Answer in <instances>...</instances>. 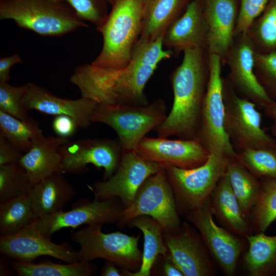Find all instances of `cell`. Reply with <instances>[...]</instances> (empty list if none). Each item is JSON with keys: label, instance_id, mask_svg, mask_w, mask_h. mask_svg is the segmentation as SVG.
<instances>
[{"label": "cell", "instance_id": "obj_30", "mask_svg": "<svg viewBox=\"0 0 276 276\" xmlns=\"http://www.w3.org/2000/svg\"><path fill=\"white\" fill-rule=\"evenodd\" d=\"M0 135L5 137L23 153L31 148L33 141L44 136L37 121L29 117L25 120L0 110Z\"/></svg>", "mask_w": 276, "mask_h": 276}, {"label": "cell", "instance_id": "obj_19", "mask_svg": "<svg viewBox=\"0 0 276 276\" xmlns=\"http://www.w3.org/2000/svg\"><path fill=\"white\" fill-rule=\"evenodd\" d=\"M23 104L28 110H35L43 114L69 116L79 127L86 128L92 122V116L98 103L84 97L71 100L59 97L35 83H26Z\"/></svg>", "mask_w": 276, "mask_h": 276}, {"label": "cell", "instance_id": "obj_44", "mask_svg": "<svg viewBox=\"0 0 276 276\" xmlns=\"http://www.w3.org/2000/svg\"><path fill=\"white\" fill-rule=\"evenodd\" d=\"M164 257L163 273L166 276H183V274L168 255Z\"/></svg>", "mask_w": 276, "mask_h": 276}, {"label": "cell", "instance_id": "obj_28", "mask_svg": "<svg viewBox=\"0 0 276 276\" xmlns=\"http://www.w3.org/2000/svg\"><path fill=\"white\" fill-rule=\"evenodd\" d=\"M225 173L242 212L249 221L251 210L259 194L260 180L245 167L236 155L228 158Z\"/></svg>", "mask_w": 276, "mask_h": 276}, {"label": "cell", "instance_id": "obj_26", "mask_svg": "<svg viewBox=\"0 0 276 276\" xmlns=\"http://www.w3.org/2000/svg\"><path fill=\"white\" fill-rule=\"evenodd\" d=\"M130 227L140 229L144 235L142 262L135 272L121 270L122 275L148 276L158 256H167L168 250L163 237V230L160 224L152 217L141 216L131 219L127 224Z\"/></svg>", "mask_w": 276, "mask_h": 276}, {"label": "cell", "instance_id": "obj_29", "mask_svg": "<svg viewBox=\"0 0 276 276\" xmlns=\"http://www.w3.org/2000/svg\"><path fill=\"white\" fill-rule=\"evenodd\" d=\"M9 262L19 276H92L98 271L96 265L86 261L65 264L48 260L38 263L13 260Z\"/></svg>", "mask_w": 276, "mask_h": 276}, {"label": "cell", "instance_id": "obj_11", "mask_svg": "<svg viewBox=\"0 0 276 276\" xmlns=\"http://www.w3.org/2000/svg\"><path fill=\"white\" fill-rule=\"evenodd\" d=\"M210 197L185 215L197 229L213 259L227 276L236 274L238 260L246 249L245 238L218 225L214 220Z\"/></svg>", "mask_w": 276, "mask_h": 276}, {"label": "cell", "instance_id": "obj_8", "mask_svg": "<svg viewBox=\"0 0 276 276\" xmlns=\"http://www.w3.org/2000/svg\"><path fill=\"white\" fill-rule=\"evenodd\" d=\"M178 214L165 169L160 167L143 182L132 203L124 209L117 223L122 227L133 218L148 216L160 224L163 233H171L178 231L181 226Z\"/></svg>", "mask_w": 276, "mask_h": 276}, {"label": "cell", "instance_id": "obj_32", "mask_svg": "<svg viewBox=\"0 0 276 276\" xmlns=\"http://www.w3.org/2000/svg\"><path fill=\"white\" fill-rule=\"evenodd\" d=\"M247 33L256 52L264 54L276 52V0H269Z\"/></svg>", "mask_w": 276, "mask_h": 276}, {"label": "cell", "instance_id": "obj_24", "mask_svg": "<svg viewBox=\"0 0 276 276\" xmlns=\"http://www.w3.org/2000/svg\"><path fill=\"white\" fill-rule=\"evenodd\" d=\"M210 203L213 216L223 227L245 239L252 234L250 222L242 212L226 173L212 192Z\"/></svg>", "mask_w": 276, "mask_h": 276}, {"label": "cell", "instance_id": "obj_7", "mask_svg": "<svg viewBox=\"0 0 276 276\" xmlns=\"http://www.w3.org/2000/svg\"><path fill=\"white\" fill-rule=\"evenodd\" d=\"M224 129L236 152L276 145L262 128V115L256 105L239 96L226 78H222Z\"/></svg>", "mask_w": 276, "mask_h": 276}, {"label": "cell", "instance_id": "obj_36", "mask_svg": "<svg viewBox=\"0 0 276 276\" xmlns=\"http://www.w3.org/2000/svg\"><path fill=\"white\" fill-rule=\"evenodd\" d=\"M254 72L267 96L276 102V52L264 54L255 52Z\"/></svg>", "mask_w": 276, "mask_h": 276}, {"label": "cell", "instance_id": "obj_46", "mask_svg": "<svg viewBox=\"0 0 276 276\" xmlns=\"http://www.w3.org/2000/svg\"><path fill=\"white\" fill-rule=\"evenodd\" d=\"M112 262L105 260V264L101 270L102 276H121L122 275L121 270Z\"/></svg>", "mask_w": 276, "mask_h": 276}, {"label": "cell", "instance_id": "obj_3", "mask_svg": "<svg viewBox=\"0 0 276 276\" xmlns=\"http://www.w3.org/2000/svg\"><path fill=\"white\" fill-rule=\"evenodd\" d=\"M145 0H109L106 20L97 30L103 36L102 50L90 63L101 68L118 70L130 62L143 27Z\"/></svg>", "mask_w": 276, "mask_h": 276}, {"label": "cell", "instance_id": "obj_42", "mask_svg": "<svg viewBox=\"0 0 276 276\" xmlns=\"http://www.w3.org/2000/svg\"><path fill=\"white\" fill-rule=\"evenodd\" d=\"M23 153L0 135V166L19 163Z\"/></svg>", "mask_w": 276, "mask_h": 276}, {"label": "cell", "instance_id": "obj_35", "mask_svg": "<svg viewBox=\"0 0 276 276\" xmlns=\"http://www.w3.org/2000/svg\"><path fill=\"white\" fill-rule=\"evenodd\" d=\"M31 185L19 163L0 166V202L28 195Z\"/></svg>", "mask_w": 276, "mask_h": 276}, {"label": "cell", "instance_id": "obj_25", "mask_svg": "<svg viewBox=\"0 0 276 276\" xmlns=\"http://www.w3.org/2000/svg\"><path fill=\"white\" fill-rule=\"evenodd\" d=\"M192 1L145 0L142 30L137 42H149L164 36Z\"/></svg>", "mask_w": 276, "mask_h": 276}, {"label": "cell", "instance_id": "obj_15", "mask_svg": "<svg viewBox=\"0 0 276 276\" xmlns=\"http://www.w3.org/2000/svg\"><path fill=\"white\" fill-rule=\"evenodd\" d=\"M255 49L247 33L234 36L223 66L227 65L226 76L236 93L263 110L272 102L259 83L255 72Z\"/></svg>", "mask_w": 276, "mask_h": 276}, {"label": "cell", "instance_id": "obj_33", "mask_svg": "<svg viewBox=\"0 0 276 276\" xmlns=\"http://www.w3.org/2000/svg\"><path fill=\"white\" fill-rule=\"evenodd\" d=\"M259 194L249 217L252 228L256 233H264L276 221V179H260Z\"/></svg>", "mask_w": 276, "mask_h": 276}, {"label": "cell", "instance_id": "obj_23", "mask_svg": "<svg viewBox=\"0 0 276 276\" xmlns=\"http://www.w3.org/2000/svg\"><path fill=\"white\" fill-rule=\"evenodd\" d=\"M68 141V139L49 135L33 141L31 148L23 154L19 162L27 172L31 187L58 172L61 161L59 149Z\"/></svg>", "mask_w": 276, "mask_h": 276}, {"label": "cell", "instance_id": "obj_34", "mask_svg": "<svg viewBox=\"0 0 276 276\" xmlns=\"http://www.w3.org/2000/svg\"><path fill=\"white\" fill-rule=\"evenodd\" d=\"M237 158L259 179H276V145L236 152Z\"/></svg>", "mask_w": 276, "mask_h": 276}, {"label": "cell", "instance_id": "obj_17", "mask_svg": "<svg viewBox=\"0 0 276 276\" xmlns=\"http://www.w3.org/2000/svg\"><path fill=\"white\" fill-rule=\"evenodd\" d=\"M136 154L161 167L192 169L204 164L210 152L197 139L169 140L145 136L137 145Z\"/></svg>", "mask_w": 276, "mask_h": 276}, {"label": "cell", "instance_id": "obj_16", "mask_svg": "<svg viewBox=\"0 0 276 276\" xmlns=\"http://www.w3.org/2000/svg\"><path fill=\"white\" fill-rule=\"evenodd\" d=\"M168 256L183 276L217 274L211 256L199 232L184 222L174 233H163Z\"/></svg>", "mask_w": 276, "mask_h": 276}, {"label": "cell", "instance_id": "obj_39", "mask_svg": "<svg viewBox=\"0 0 276 276\" xmlns=\"http://www.w3.org/2000/svg\"><path fill=\"white\" fill-rule=\"evenodd\" d=\"M163 38L164 36L153 41L137 42L133 50L131 60L157 67L160 61L174 55L170 50L163 49Z\"/></svg>", "mask_w": 276, "mask_h": 276}, {"label": "cell", "instance_id": "obj_10", "mask_svg": "<svg viewBox=\"0 0 276 276\" xmlns=\"http://www.w3.org/2000/svg\"><path fill=\"white\" fill-rule=\"evenodd\" d=\"M210 79L203 100L197 139L214 154L227 158L235 156L234 149L224 129V105L222 96V62L209 53Z\"/></svg>", "mask_w": 276, "mask_h": 276}, {"label": "cell", "instance_id": "obj_6", "mask_svg": "<svg viewBox=\"0 0 276 276\" xmlns=\"http://www.w3.org/2000/svg\"><path fill=\"white\" fill-rule=\"evenodd\" d=\"M103 225H88L72 234V241L80 246L79 261L103 259L112 262L121 270L137 271L143 256L138 247L140 235L129 236L120 232L104 233Z\"/></svg>", "mask_w": 276, "mask_h": 276}, {"label": "cell", "instance_id": "obj_45", "mask_svg": "<svg viewBox=\"0 0 276 276\" xmlns=\"http://www.w3.org/2000/svg\"><path fill=\"white\" fill-rule=\"evenodd\" d=\"M263 111L264 114L272 120L270 131L272 134L276 136V102H272Z\"/></svg>", "mask_w": 276, "mask_h": 276}, {"label": "cell", "instance_id": "obj_21", "mask_svg": "<svg viewBox=\"0 0 276 276\" xmlns=\"http://www.w3.org/2000/svg\"><path fill=\"white\" fill-rule=\"evenodd\" d=\"M208 26L207 50L218 56L222 65L234 39L240 0H203Z\"/></svg>", "mask_w": 276, "mask_h": 276}, {"label": "cell", "instance_id": "obj_43", "mask_svg": "<svg viewBox=\"0 0 276 276\" xmlns=\"http://www.w3.org/2000/svg\"><path fill=\"white\" fill-rule=\"evenodd\" d=\"M22 60L18 54L0 58V82H8L11 79L10 71L12 66L22 63Z\"/></svg>", "mask_w": 276, "mask_h": 276}, {"label": "cell", "instance_id": "obj_41", "mask_svg": "<svg viewBox=\"0 0 276 276\" xmlns=\"http://www.w3.org/2000/svg\"><path fill=\"white\" fill-rule=\"evenodd\" d=\"M52 126L57 136L66 139L74 135L79 127L74 118L65 114L56 116L53 120Z\"/></svg>", "mask_w": 276, "mask_h": 276}, {"label": "cell", "instance_id": "obj_4", "mask_svg": "<svg viewBox=\"0 0 276 276\" xmlns=\"http://www.w3.org/2000/svg\"><path fill=\"white\" fill-rule=\"evenodd\" d=\"M0 19L44 36L88 27L65 0H0Z\"/></svg>", "mask_w": 276, "mask_h": 276}, {"label": "cell", "instance_id": "obj_38", "mask_svg": "<svg viewBox=\"0 0 276 276\" xmlns=\"http://www.w3.org/2000/svg\"><path fill=\"white\" fill-rule=\"evenodd\" d=\"M78 15L94 24L96 28L103 26L109 12L108 0H65Z\"/></svg>", "mask_w": 276, "mask_h": 276}, {"label": "cell", "instance_id": "obj_40", "mask_svg": "<svg viewBox=\"0 0 276 276\" xmlns=\"http://www.w3.org/2000/svg\"><path fill=\"white\" fill-rule=\"evenodd\" d=\"M269 0H240L238 16L234 36L247 33L250 26L263 12Z\"/></svg>", "mask_w": 276, "mask_h": 276}, {"label": "cell", "instance_id": "obj_20", "mask_svg": "<svg viewBox=\"0 0 276 276\" xmlns=\"http://www.w3.org/2000/svg\"><path fill=\"white\" fill-rule=\"evenodd\" d=\"M208 31L203 0H192L167 30L163 45L176 55L189 49H207Z\"/></svg>", "mask_w": 276, "mask_h": 276}, {"label": "cell", "instance_id": "obj_2", "mask_svg": "<svg viewBox=\"0 0 276 276\" xmlns=\"http://www.w3.org/2000/svg\"><path fill=\"white\" fill-rule=\"evenodd\" d=\"M156 67L133 60L118 70L86 64L76 68L70 81L82 97L98 103L144 106L148 101L144 89Z\"/></svg>", "mask_w": 276, "mask_h": 276}, {"label": "cell", "instance_id": "obj_5", "mask_svg": "<svg viewBox=\"0 0 276 276\" xmlns=\"http://www.w3.org/2000/svg\"><path fill=\"white\" fill-rule=\"evenodd\" d=\"M167 116L166 102L159 98L144 106L98 103L92 122L113 129L123 151H135L146 134L161 124Z\"/></svg>", "mask_w": 276, "mask_h": 276}, {"label": "cell", "instance_id": "obj_9", "mask_svg": "<svg viewBox=\"0 0 276 276\" xmlns=\"http://www.w3.org/2000/svg\"><path fill=\"white\" fill-rule=\"evenodd\" d=\"M228 159L210 154L204 164L196 168H165L174 194L178 213L186 215L210 197L218 181L225 173Z\"/></svg>", "mask_w": 276, "mask_h": 276}, {"label": "cell", "instance_id": "obj_1", "mask_svg": "<svg viewBox=\"0 0 276 276\" xmlns=\"http://www.w3.org/2000/svg\"><path fill=\"white\" fill-rule=\"evenodd\" d=\"M181 64L171 74L173 91L171 110L154 130L157 137L197 139L201 109L210 79L209 53L205 48L183 52Z\"/></svg>", "mask_w": 276, "mask_h": 276}, {"label": "cell", "instance_id": "obj_22", "mask_svg": "<svg viewBox=\"0 0 276 276\" xmlns=\"http://www.w3.org/2000/svg\"><path fill=\"white\" fill-rule=\"evenodd\" d=\"M63 174L55 172L31 187L29 195L37 219L63 211L76 196L75 189Z\"/></svg>", "mask_w": 276, "mask_h": 276}, {"label": "cell", "instance_id": "obj_12", "mask_svg": "<svg viewBox=\"0 0 276 276\" xmlns=\"http://www.w3.org/2000/svg\"><path fill=\"white\" fill-rule=\"evenodd\" d=\"M61 161L58 172L81 174L91 164L104 169V180L110 177L117 170L123 149L118 139L87 138L70 140L59 149Z\"/></svg>", "mask_w": 276, "mask_h": 276}, {"label": "cell", "instance_id": "obj_18", "mask_svg": "<svg viewBox=\"0 0 276 276\" xmlns=\"http://www.w3.org/2000/svg\"><path fill=\"white\" fill-rule=\"evenodd\" d=\"M0 252L13 260L34 262L41 256H50L65 263L79 261L77 251L67 243L56 244L43 236L32 224L15 234L0 237Z\"/></svg>", "mask_w": 276, "mask_h": 276}, {"label": "cell", "instance_id": "obj_47", "mask_svg": "<svg viewBox=\"0 0 276 276\" xmlns=\"http://www.w3.org/2000/svg\"><path fill=\"white\" fill-rule=\"evenodd\" d=\"M6 257L2 255L0 258V275H13V271H11L10 267L11 265L9 261H7Z\"/></svg>", "mask_w": 276, "mask_h": 276}, {"label": "cell", "instance_id": "obj_14", "mask_svg": "<svg viewBox=\"0 0 276 276\" xmlns=\"http://www.w3.org/2000/svg\"><path fill=\"white\" fill-rule=\"evenodd\" d=\"M124 207L118 197L93 202L81 200L68 211H61L37 219L32 224L51 239L58 231L80 225L118 222Z\"/></svg>", "mask_w": 276, "mask_h": 276}, {"label": "cell", "instance_id": "obj_13", "mask_svg": "<svg viewBox=\"0 0 276 276\" xmlns=\"http://www.w3.org/2000/svg\"><path fill=\"white\" fill-rule=\"evenodd\" d=\"M161 167L145 160L135 151H123L119 166L108 179L88 185L94 199L103 200L118 197L124 209L133 201L140 188L145 180L156 173Z\"/></svg>", "mask_w": 276, "mask_h": 276}, {"label": "cell", "instance_id": "obj_31", "mask_svg": "<svg viewBox=\"0 0 276 276\" xmlns=\"http://www.w3.org/2000/svg\"><path fill=\"white\" fill-rule=\"evenodd\" d=\"M37 219L29 195L0 202L1 236L15 234Z\"/></svg>", "mask_w": 276, "mask_h": 276}, {"label": "cell", "instance_id": "obj_27", "mask_svg": "<svg viewBox=\"0 0 276 276\" xmlns=\"http://www.w3.org/2000/svg\"><path fill=\"white\" fill-rule=\"evenodd\" d=\"M248 249L243 256L245 268L251 276H271L276 274V235L264 233L251 234L246 237Z\"/></svg>", "mask_w": 276, "mask_h": 276}, {"label": "cell", "instance_id": "obj_48", "mask_svg": "<svg viewBox=\"0 0 276 276\" xmlns=\"http://www.w3.org/2000/svg\"><path fill=\"white\" fill-rule=\"evenodd\" d=\"M109 0H108V2H109Z\"/></svg>", "mask_w": 276, "mask_h": 276}, {"label": "cell", "instance_id": "obj_37", "mask_svg": "<svg viewBox=\"0 0 276 276\" xmlns=\"http://www.w3.org/2000/svg\"><path fill=\"white\" fill-rule=\"evenodd\" d=\"M26 87V84L15 86L0 82V110L20 120L28 119L29 110L23 104Z\"/></svg>", "mask_w": 276, "mask_h": 276}]
</instances>
